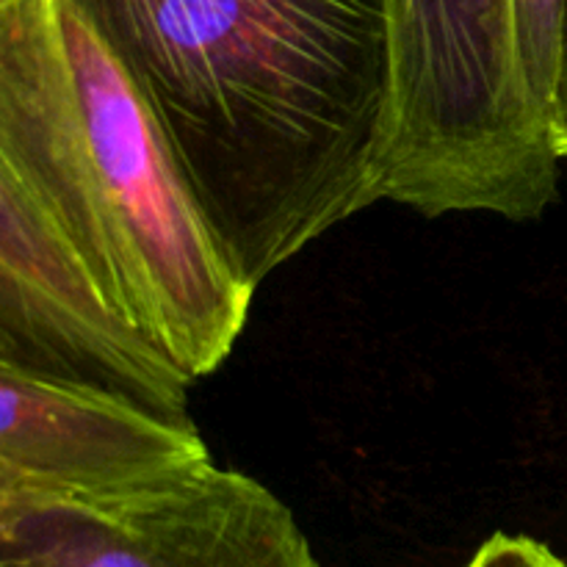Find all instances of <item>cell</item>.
Here are the masks:
<instances>
[{
	"label": "cell",
	"instance_id": "cell-1",
	"mask_svg": "<svg viewBox=\"0 0 567 567\" xmlns=\"http://www.w3.org/2000/svg\"><path fill=\"white\" fill-rule=\"evenodd\" d=\"M249 288L382 199L388 0H66Z\"/></svg>",
	"mask_w": 567,
	"mask_h": 567
},
{
	"label": "cell",
	"instance_id": "cell-2",
	"mask_svg": "<svg viewBox=\"0 0 567 567\" xmlns=\"http://www.w3.org/2000/svg\"><path fill=\"white\" fill-rule=\"evenodd\" d=\"M0 169L188 380L230 358L255 288L221 252L144 100L66 0L0 3Z\"/></svg>",
	"mask_w": 567,
	"mask_h": 567
},
{
	"label": "cell",
	"instance_id": "cell-3",
	"mask_svg": "<svg viewBox=\"0 0 567 567\" xmlns=\"http://www.w3.org/2000/svg\"><path fill=\"white\" fill-rule=\"evenodd\" d=\"M382 199L529 221L557 199L554 125L524 75L513 0H388Z\"/></svg>",
	"mask_w": 567,
	"mask_h": 567
},
{
	"label": "cell",
	"instance_id": "cell-4",
	"mask_svg": "<svg viewBox=\"0 0 567 567\" xmlns=\"http://www.w3.org/2000/svg\"><path fill=\"white\" fill-rule=\"evenodd\" d=\"M0 559L28 567H321L280 496L214 460L94 498H0Z\"/></svg>",
	"mask_w": 567,
	"mask_h": 567
},
{
	"label": "cell",
	"instance_id": "cell-5",
	"mask_svg": "<svg viewBox=\"0 0 567 567\" xmlns=\"http://www.w3.org/2000/svg\"><path fill=\"white\" fill-rule=\"evenodd\" d=\"M0 363L188 419V380L89 271L39 199L0 169Z\"/></svg>",
	"mask_w": 567,
	"mask_h": 567
},
{
	"label": "cell",
	"instance_id": "cell-6",
	"mask_svg": "<svg viewBox=\"0 0 567 567\" xmlns=\"http://www.w3.org/2000/svg\"><path fill=\"white\" fill-rule=\"evenodd\" d=\"M210 460L192 419L0 363V498H94Z\"/></svg>",
	"mask_w": 567,
	"mask_h": 567
},
{
	"label": "cell",
	"instance_id": "cell-7",
	"mask_svg": "<svg viewBox=\"0 0 567 567\" xmlns=\"http://www.w3.org/2000/svg\"><path fill=\"white\" fill-rule=\"evenodd\" d=\"M513 14L520 66L537 105L554 125V97L563 64L565 0H513Z\"/></svg>",
	"mask_w": 567,
	"mask_h": 567
},
{
	"label": "cell",
	"instance_id": "cell-8",
	"mask_svg": "<svg viewBox=\"0 0 567 567\" xmlns=\"http://www.w3.org/2000/svg\"><path fill=\"white\" fill-rule=\"evenodd\" d=\"M463 567H567V563L537 537L496 532Z\"/></svg>",
	"mask_w": 567,
	"mask_h": 567
},
{
	"label": "cell",
	"instance_id": "cell-9",
	"mask_svg": "<svg viewBox=\"0 0 567 567\" xmlns=\"http://www.w3.org/2000/svg\"><path fill=\"white\" fill-rule=\"evenodd\" d=\"M554 144H557L559 158L567 161V0L563 25V64H559L557 97H554Z\"/></svg>",
	"mask_w": 567,
	"mask_h": 567
},
{
	"label": "cell",
	"instance_id": "cell-10",
	"mask_svg": "<svg viewBox=\"0 0 567 567\" xmlns=\"http://www.w3.org/2000/svg\"><path fill=\"white\" fill-rule=\"evenodd\" d=\"M0 567H28V565H20V563H9V559H0Z\"/></svg>",
	"mask_w": 567,
	"mask_h": 567
},
{
	"label": "cell",
	"instance_id": "cell-11",
	"mask_svg": "<svg viewBox=\"0 0 567 567\" xmlns=\"http://www.w3.org/2000/svg\"><path fill=\"white\" fill-rule=\"evenodd\" d=\"M0 3H3V0H0Z\"/></svg>",
	"mask_w": 567,
	"mask_h": 567
}]
</instances>
